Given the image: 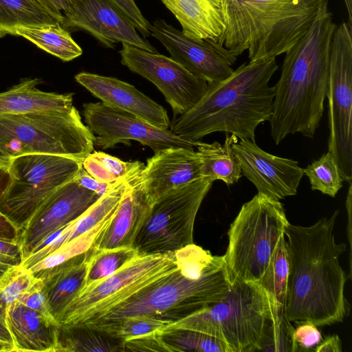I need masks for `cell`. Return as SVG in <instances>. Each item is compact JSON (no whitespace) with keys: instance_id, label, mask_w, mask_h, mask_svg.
<instances>
[{"instance_id":"1","label":"cell","mask_w":352,"mask_h":352,"mask_svg":"<svg viewBox=\"0 0 352 352\" xmlns=\"http://www.w3.org/2000/svg\"><path fill=\"white\" fill-rule=\"evenodd\" d=\"M338 214L309 226L289 222L285 229L289 271L284 314L291 322L328 326L350 314L344 286L351 278L339 262L346 245L337 243L334 236Z\"/></svg>"},{"instance_id":"2","label":"cell","mask_w":352,"mask_h":352,"mask_svg":"<svg viewBox=\"0 0 352 352\" xmlns=\"http://www.w3.org/2000/svg\"><path fill=\"white\" fill-rule=\"evenodd\" d=\"M336 26L327 1L309 30L285 53L280 76L273 86V110L269 120L276 144L296 133L314 137L324 111L331 42Z\"/></svg>"},{"instance_id":"3","label":"cell","mask_w":352,"mask_h":352,"mask_svg":"<svg viewBox=\"0 0 352 352\" xmlns=\"http://www.w3.org/2000/svg\"><path fill=\"white\" fill-rule=\"evenodd\" d=\"M278 68L276 58L244 63L227 78L208 85L195 105L173 118L169 130L190 141L225 132L255 142L257 126L272 115L274 89L269 82Z\"/></svg>"},{"instance_id":"4","label":"cell","mask_w":352,"mask_h":352,"mask_svg":"<svg viewBox=\"0 0 352 352\" xmlns=\"http://www.w3.org/2000/svg\"><path fill=\"white\" fill-rule=\"evenodd\" d=\"M230 285L223 255L213 256L192 243L180 250L175 270L103 315L76 326L97 330L137 316L174 322L220 300Z\"/></svg>"},{"instance_id":"5","label":"cell","mask_w":352,"mask_h":352,"mask_svg":"<svg viewBox=\"0 0 352 352\" xmlns=\"http://www.w3.org/2000/svg\"><path fill=\"white\" fill-rule=\"evenodd\" d=\"M328 0H223L225 29L217 43L250 62L285 53L309 30Z\"/></svg>"},{"instance_id":"6","label":"cell","mask_w":352,"mask_h":352,"mask_svg":"<svg viewBox=\"0 0 352 352\" xmlns=\"http://www.w3.org/2000/svg\"><path fill=\"white\" fill-rule=\"evenodd\" d=\"M274 320L265 290L257 283L236 280L222 299L164 329L193 330L221 340L230 352H256Z\"/></svg>"},{"instance_id":"7","label":"cell","mask_w":352,"mask_h":352,"mask_svg":"<svg viewBox=\"0 0 352 352\" xmlns=\"http://www.w3.org/2000/svg\"><path fill=\"white\" fill-rule=\"evenodd\" d=\"M94 146V135L74 106L65 111L0 114V150L10 158L47 154L83 160Z\"/></svg>"},{"instance_id":"8","label":"cell","mask_w":352,"mask_h":352,"mask_svg":"<svg viewBox=\"0 0 352 352\" xmlns=\"http://www.w3.org/2000/svg\"><path fill=\"white\" fill-rule=\"evenodd\" d=\"M288 223L280 201L265 195L257 193L242 206L228 231L223 254L231 283L260 280Z\"/></svg>"},{"instance_id":"9","label":"cell","mask_w":352,"mask_h":352,"mask_svg":"<svg viewBox=\"0 0 352 352\" xmlns=\"http://www.w3.org/2000/svg\"><path fill=\"white\" fill-rule=\"evenodd\" d=\"M82 160L62 155L26 154L12 157L10 182L0 197V212L20 234L41 205L73 180Z\"/></svg>"},{"instance_id":"10","label":"cell","mask_w":352,"mask_h":352,"mask_svg":"<svg viewBox=\"0 0 352 352\" xmlns=\"http://www.w3.org/2000/svg\"><path fill=\"white\" fill-rule=\"evenodd\" d=\"M212 183L201 177L156 199L132 248L144 256L174 252L193 243L195 218Z\"/></svg>"},{"instance_id":"11","label":"cell","mask_w":352,"mask_h":352,"mask_svg":"<svg viewBox=\"0 0 352 352\" xmlns=\"http://www.w3.org/2000/svg\"><path fill=\"white\" fill-rule=\"evenodd\" d=\"M179 257L180 250L136 257L110 276L83 289L66 309L59 324L77 325L103 315L175 270Z\"/></svg>"},{"instance_id":"12","label":"cell","mask_w":352,"mask_h":352,"mask_svg":"<svg viewBox=\"0 0 352 352\" xmlns=\"http://www.w3.org/2000/svg\"><path fill=\"white\" fill-rule=\"evenodd\" d=\"M328 100V152L344 182L352 180V26L337 25L332 35Z\"/></svg>"},{"instance_id":"13","label":"cell","mask_w":352,"mask_h":352,"mask_svg":"<svg viewBox=\"0 0 352 352\" xmlns=\"http://www.w3.org/2000/svg\"><path fill=\"white\" fill-rule=\"evenodd\" d=\"M119 54L123 65L151 82L162 92L171 107L173 118L190 109L208 89L206 81L170 57L127 44H122Z\"/></svg>"},{"instance_id":"14","label":"cell","mask_w":352,"mask_h":352,"mask_svg":"<svg viewBox=\"0 0 352 352\" xmlns=\"http://www.w3.org/2000/svg\"><path fill=\"white\" fill-rule=\"evenodd\" d=\"M82 116L87 126L94 135V144L103 149L135 140L154 152L170 148H195L197 141L182 138L169 129H162L124 111L102 102L82 104Z\"/></svg>"},{"instance_id":"15","label":"cell","mask_w":352,"mask_h":352,"mask_svg":"<svg viewBox=\"0 0 352 352\" xmlns=\"http://www.w3.org/2000/svg\"><path fill=\"white\" fill-rule=\"evenodd\" d=\"M150 32L172 59L208 85L221 81L234 72L232 66L236 56L217 42L188 38L161 19L153 21Z\"/></svg>"},{"instance_id":"16","label":"cell","mask_w":352,"mask_h":352,"mask_svg":"<svg viewBox=\"0 0 352 352\" xmlns=\"http://www.w3.org/2000/svg\"><path fill=\"white\" fill-rule=\"evenodd\" d=\"M100 197L74 179L56 189L36 210L19 234L23 259L51 234L79 218Z\"/></svg>"},{"instance_id":"17","label":"cell","mask_w":352,"mask_h":352,"mask_svg":"<svg viewBox=\"0 0 352 352\" xmlns=\"http://www.w3.org/2000/svg\"><path fill=\"white\" fill-rule=\"evenodd\" d=\"M63 16L61 25L64 28L68 31L83 30L105 47L113 49L116 43H121L158 53L109 0H77Z\"/></svg>"},{"instance_id":"18","label":"cell","mask_w":352,"mask_h":352,"mask_svg":"<svg viewBox=\"0 0 352 352\" xmlns=\"http://www.w3.org/2000/svg\"><path fill=\"white\" fill-rule=\"evenodd\" d=\"M232 148L242 175L255 186L258 193L278 201L296 195L304 175L297 161L272 155L248 140H238Z\"/></svg>"},{"instance_id":"19","label":"cell","mask_w":352,"mask_h":352,"mask_svg":"<svg viewBox=\"0 0 352 352\" xmlns=\"http://www.w3.org/2000/svg\"><path fill=\"white\" fill-rule=\"evenodd\" d=\"M75 80L109 107L130 113L162 129H169L166 110L133 85L114 77L80 72Z\"/></svg>"},{"instance_id":"20","label":"cell","mask_w":352,"mask_h":352,"mask_svg":"<svg viewBox=\"0 0 352 352\" xmlns=\"http://www.w3.org/2000/svg\"><path fill=\"white\" fill-rule=\"evenodd\" d=\"M141 181L151 204L168 191L201 177V161L195 148L170 147L146 160Z\"/></svg>"},{"instance_id":"21","label":"cell","mask_w":352,"mask_h":352,"mask_svg":"<svg viewBox=\"0 0 352 352\" xmlns=\"http://www.w3.org/2000/svg\"><path fill=\"white\" fill-rule=\"evenodd\" d=\"M144 166L129 176L116 210L91 248L107 250L133 246L152 204L141 181L140 173Z\"/></svg>"},{"instance_id":"22","label":"cell","mask_w":352,"mask_h":352,"mask_svg":"<svg viewBox=\"0 0 352 352\" xmlns=\"http://www.w3.org/2000/svg\"><path fill=\"white\" fill-rule=\"evenodd\" d=\"M14 351L56 352L58 322L16 300L6 307Z\"/></svg>"},{"instance_id":"23","label":"cell","mask_w":352,"mask_h":352,"mask_svg":"<svg viewBox=\"0 0 352 352\" xmlns=\"http://www.w3.org/2000/svg\"><path fill=\"white\" fill-rule=\"evenodd\" d=\"M89 250L53 267L32 273L42 280L50 313L58 324L85 287Z\"/></svg>"},{"instance_id":"24","label":"cell","mask_w":352,"mask_h":352,"mask_svg":"<svg viewBox=\"0 0 352 352\" xmlns=\"http://www.w3.org/2000/svg\"><path fill=\"white\" fill-rule=\"evenodd\" d=\"M161 1L179 21L186 36L217 42L223 34V0Z\"/></svg>"},{"instance_id":"25","label":"cell","mask_w":352,"mask_h":352,"mask_svg":"<svg viewBox=\"0 0 352 352\" xmlns=\"http://www.w3.org/2000/svg\"><path fill=\"white\" fill-rule=\"evenodd\" d=\"M37 78L27 79L0 93V114L32 111H65L73 107V94L45 92L36 88Z\"/></svg>"},{"instance_id":"26","label":"cell","mask_w":352,"mask_h":352,"mask_svg":"<svg viewBox=\"0 0 352 352\" xmlns=\"http://www.w3.org/2000/svg\"><path fill=\"white\" fill-rule=\"evenodd\" d=\"M238 140L234 135L226 134L223 144L197 141L195 148L201 161V177L212 182L221 180L227 185L239 180L242 170L232 148L233 143Z\"/></svg>"},{"instance_id":"27","label":"cell","mask_w":352,"mask_h":352,"mask_svg":"<svg viewBox=\"0 0 352 352\" xmlns=\"http://www.w3.org/2000/svg\"><path fill=\"white\" fill-rule=\"evenodd\" d=\"M14 35L23 37L63 61L72 60L82 54V48L60 23L18 27L14 30Z\"/></svg>"},{"instance_id":"28","label":"cell","mask_w":352,"mask_h":352,"mask_svg":"<svg viewBox=\"0 0 352 352\" xmlns=\"http://www.w3.org/2000/svg\"><path fill=\"white\" fill-rule=\"evenodd\" d=\"M60 23L36 0H0V38L14 35L18 27Z\"/></svg>"},{"instance_id":"29","label":"cell","mask_w":352,"mask_h":352,"mask_svg":"<svg viewBox=\"0 0 352 352\" xmlns=\"http://www.w3.org/2000/svg\"><path fill=\"white\" fill-rule=\"evenodd\" d=\"M153 334L160 351L230 352L221 340L193 330L162 329Z\"/></svg>"},{"instance_id":"30","label":"cell","mask_w":352,"mask_h":352,"mask_svg":"<svg viewBox=\"0 0 352 352\" xmlns=\"http://www.w3.org/2000/svg\"><path fill=\"white\" fill-rule=\"evenodd\" d=\"M288 255L284 236L257 282L267 293L272 302L274 318L284 314L288 278Z\"/></svg>"},{"instance_id":"31","label":"cell","mask_w":352,"mask_h":352,"mask_svg":"<svg viewBox=\"0 0 352 352\" xmlns=\"http://www.w3.org/2000/svg\"><path fill=\"white\" fill-rule=\"evenodd\" d=\"M139 256L138 252L132 247L107 250L91 248L83 289L110 276Z\"/></svg>"},{"instance_id":"32","label":"cell","mask_w":352,"mask_h":352,"mask_svg":"<svg viewBox=\"0 0 352 352\" xmlns=\"http://www.w3.org/2000/svg\"><path fill=\"white\" fill-rule=\"evenodd\" d=\"M102 335V333L86 327L59 324L56 352L120 350L117 346L107 342Z\"/></svg>"},{"instance_id":"33","label":"cell","mask_w":352,"mask_h":352,"mask_svg":"<svg viewBox=\"0 0 352 352\" xmlns=\"http://www.w3.org/2000/svg\"><path fill=\"white\" fill-rule=\"evenodd\" d=\"M144 165L139 161L124 162L102 151H92L82 162V168L90 175L109 184L126 177Z\"/></svg>"},{"instance_id":"34","label":"cell","mask_w":352,"mask_h":352,"mask_svg":"<svg viewBox=\"0 0 352 352\" xmlns=\"http://www.w3.org/2000/svg\"><path fill=\"white\" fill-rule=\"evenodd\" d=\"M303 169L311 190L335 197L343 186V179L333 155L327 152Z\"/></svg>"},{"instance_id":"35","label":"cell","mask_w":352,"mask_h":352,"mask_svg":"<svg viewBox=\"0 0 352 352\" xmlns=\"http://www.w3.org/2000/svg\"><path fill=\"white\" fill-rule=\"evenodd\" d=\"M114 212L89 232L69 241V243L64 244L28 270L32 273H34L43 270L51 268L79 254L87 252L91 249L96 237L100 234L102 228L111 219Z\"/></svg>"},{"instance_id":"36","label":"cell","mask_w":352,"mask_h":352,"mask_svg":"<svg viewBox=\"0 0 352 352\" xmlns=\"http://www.w3.org/2000/svg\"><path fill=\"white\" fill-rule=\"evenodd\" d=\"M173 321L147 316L126 318L96 331L121 340L146 336L164 329Z\"/></svg>"},{"instance_id":"37","label":"cell","mask_w":352,"mask_h":352,"mask_svg":"<svg viewBox=\"0 0 352 352\" xmlns=\"http://www.w3.org/2000/svg\"><path fill=\"white\" fill-rule=\"evenodd\" d=\"M294 333V327L285 314L276 318L263 339L261 351L298 352Z\"/></svg>"},{"instance_id":"38","label":"cell","mask_w":352,"mask_h":352,"mask_svg":"<svg viewBox=\"0 0 352 352\" xmlns=\"http://www.w3.org/2000/svg\"><path fill=\"white\" fill-rule=\"evenodd\" d=\"M33 274L21 265L8 270L0 278V302L6 306L19 299L33 283Z\"/></svg>"},{"instance_id":"39","label":"cell","mask_w":352,"mask_h":352,"mask_svg":"<svg viewBox=\"0 0 352 352\" xmlns=\"http://www.w3.org/2000/svg\"><path fill=\"white\" fill-rule=\"evenodd\" d=\"M25 306L54 318L50 313L41 279L35 277L30 287L17 300Z\"/></svg>"},{"instance_id":"40","label":"cell","mask_w":352,"mask_h":352,"mask_svg":"<svg viewBox=\"0 0 352 352\" xmlns=\"http://www.w3.org/2000/svg\"><path fill=\"white\" fill-rule=\"evenodd\" d=\"M294 336L298 351H314L323 340L317 326L310 322L298 323Z\"/></svg>"},{"instance_id":"41","label":"cell","mask_w":352,"mask_h":352,"mask_svg":"<svg viewBox=\"0 0 352 352\" xmlns=\"http://www.w3.org/2000/svg\"><path fill=\"white\" fill-rule=\"evenodd\" d=\"M134 25L144 38L151 36L150 23L144 16L135 0H109Z\"/></svg>"},{"instance_id":"42","label":"cell","mask_w":352,"mask_h":352,"mask_svg":"<svg viewBox=\"0 0 352 352\" xmlns=\"http://www.w3.org/2000/svg\"><path fill=\"white\" fill-rule=\"evenodd\" d=\"M23 260L18 241L0 239V278L10 268L21 265Z\"/></svg>"},{"instance_id":"43","label":"cell","mask_w":352,"mask_h":352,"mask_svg":"<svg viewBox=\"0 0 352 352\" xmlns=\"http://www.w3.org/2000/svg\"><path fill=\"white\" fill-rule=\"evenodd\" d=\"M10 182L8 168H0V197ZM19 233L14 226L0 212V239L19 241Z\"/></svg>"},{"instance_id":"44","label":"cell","mask_w":352,"mask_h":352,"mask_svg":"<svg viewBox=\"0 0 352 352\" xmlns=\"http://www.w3.org/2000/svg\"><path fill=\"white\" fill-rule=\"evenodd\" d=\"M74 179L83 188L96 192L99 196L104 194L116 183L100 182L90 175L82 166Z\"/></svg>"},{"instance_id":"45","label":"cell","mask_w":352,"mask_h":352,"mask_svg":"<svg viewBox=\"0 0 352 352\" xmlns=\"http://www.w3.org/2000/svg\"><path fill=\"white\" fill-rule=\"evenodd\" d=\"M53 14H54L62 23L63 14L71 10L72 6L77 0H36Z\"/></svg>"},{"instance_id":"46","label":"cell","mask_w":352,"mask_h":352,"mask_svg":"<svg viewBox=\"0 0 352 352\" xmlns=\"http://www.w3.org/2000/svg\"><path fill=\"white\" fill-rule=\"evenodd\" d=\"M14 351V343L6 320V308L0 302V352Z\"/></svg>"},{"instance_id":"47","label":"cell","mask_w":352,"mask_h":352,"mask_svg":"<svg viewBox=\"0 0 352 352\" xmlns=\"http://www.w3.org/2000/svg\"><path fill=\"white\" fill-rule=\"evenodd\" d=\"M316 352H341L342 342L338 335H333L322 340L314 349Z\"/></svg>"},{"instance_id":"48","label":"cell","mask_w":352,"mask_h":352,"mask_svg":"<svg viewBox=\"0 0 352 352\" xmlns=\"http://www.w3.org/2000/svg\"><path fill=\"white\" fill-rule=\"evenodd\" d=\"M352 184L351 182H349V190L348 194L346 196V208L348 214V226H347V234H348V239L349 243L350 245V250H351V198H352Z\"/></svg>"},{"instance_id":"49","label":"cell","mask_w":352,"mask_h":352,"mask_svg":"<svg viewBox=\"0 0 352 352\" xmlns=\"http://www.w3.org/2000/svg\"><path fill=\"white\" fill-rule=\"evenodd\" d=\"M11 158L0 150V168H8Z\"/></svg>"},{"instance_id":"50","label":"cell","mask_w":352,"mask_h":352,"mask_svg":"<svg viewBox=\"0 0 352 352\" xmlns=\"http://www.w3.org/2000/svg\"><path fill=\"white\" fill-rule=\"evenodd\" d=\"M345 4L347 14H348V21L347 23L352 26V0H343Z\"/></svg>"}]
</instances>
